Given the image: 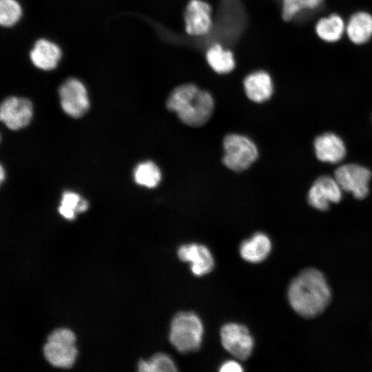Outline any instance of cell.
Returning a JSON list of instances; mask_svg holds the SVG:
<instances>
[{
	"instance_id": "obj_25",
	"label": "cell",
	"mask_w": 372,
	"mask_h": 372,
	"mask_svg": "<svg viewBox=\"0 0 372 372\" xmlns=\"http://www.w3.org/2000/svg\"><path fill=\"white\" fill-rule=\"evenodd\" d=\"M242 371L241 364L235 360L225 361L219 367V371L221 372H241Z\"/></svg>"
},
{
	"instance_id": "obj_17",
	"label": "cell",
	"mask_w": 372,
	"mask_h": 372,
	"mask_svg": "<svg viewBox=\"0 0 372 372\" xmlns=\"http://www.w3.org/2000/svg\"><path fill=\"white\" fill-rule=\"evenodd\" d=\"M349 40L355 45H362L372 37V15L364 11L353 14L346 23Z\"/></svg>"
},
{
	"instance_id": "obj_19",
	"label": "cell",
	"mask_w": 372,
	"mask_h": 372,
	"mask_svg": "<svg viewBox=\"0 0 372 372\" xmlns=\"http://www.w3.org/2000/svg\"><path fill=\"white\" fill-rule=\"evenodd\" d=\"M206 59L211 68L218 74L228 73L235 66L232 52L219 44H214L208 49Z\"/></svg>"
},
{
	"instance_id": "obj_13",
	"label": "cell",
	"mask_w": 372,
	"mask_h": 372,
	"mask_svg": "<svg viewBox=\"0 0 372 372\" xmlns=\"http://www.w3.org/2000/svg\"><path fill=\"white\" fill-rule=\"evenodd\" d=\"M211 9L201 0H191L186 7L184 20L186 32L192 36L207 34L212 25Z\"/></svg>"
},
{
	"instance_id": "obj_12",
	"label": "cell",
	"mask_w": 372,
	"mask_h": 372,
	"mask_svg": "<svg viewBox=\"0 0 372 372\" xmlns=\"http://www.w3.org/2000/svg\"><path fill=\"white\" fill-rule=\"evenodd\" d=\"M342 198V189L335 178L322 176L317 178L308 193V202L313 207L325 211L330 203H338Z\"/></svg>"
},
{
	"instance_id": "obj_24",
	"label": "cell",
	"mask_w": 372,
	"mask_h": 372,
	"mask_svg": "<svg viewBox=\"0 0 372 372\" xmlns=\"http://www.w3.org/2000/svg\"><path fill=\"white\" fill-rule=\"evenodd\" d=\"M324 0H282V17L289 21L304 10L320 7Z\"/></svg>"
},
{
	"instance_id": "obj_8",
	"label": "cell",
	"mask_w": 372,
	"mask_h": 372,
	"mask_svg": "<svg viewBox=\"0 0 372 372\" xmlns=\"http://www.w3.org/2000/svg\"><path fill=\"white\" fill-rule=\"evenodd\" d=\"M371 172L357 164H347L338 167L334 178L342 189L353 194L357 199L364 198L369 193Z\"/></svg>"
},
{
	"instance_id": "obj_2",
	"label": "cell",
	"mask_w": 372,
	"mask_h": 372,
	"mask_svg": "<svg viewBox=\"0 0 372 372\" xmlns=\"http://www.w3.org/2000/svg\"><path fill=\"white\" fill-rule=\"evenodd\" d=\"M166 105L183 123L191 127H200L211 117L214 103L209 92L200 90L194 84L186 83L172 90Z\"/></svg>"
},
{
	"instance_id": "obj_26",
	"label": "cell",
	"mask_w": 372,
	"mask_h": 372,
	"mask_svg": "<svg viewBox=\"0 0 372 372\" xmlns=\"http://www.w3.org/2000/svg\"><path fill=\"white\" fill-rule=\"evenodd\" d=\"M4 178V171L3 167L1 166V181L2 182Z\"/></svg>"
},
{
	"instance_id": "obj_5",
	"label": "cell",
	"mask_w": 372,
	"mask_h": 372,
	"mask_svg": "<svg viewBox=\"0 0 372 372\" xmlns=\"http://www.w3.org/2000/svg\"><path fill=\"white\" fill-rule=\"evenodd\" d=\"M75 336L67 329L52 331L43 347L45 359L53 366L68 368L72 365L76 355L74 347Z\"/></svg>"
},
{
	"instance_id": "obj_1",
	"label": "cell",
	"mask_w": 372,
	"mask_h": 372,
	"mask_svg": "<svg viewBox=\"0 0 372 372\" xmlns=\"http://www.w3.org/2000/svg\"><path fill=\"white\" fill-rule=\"evenodd\" d=\"M287 296L291 308L297 313L310 318L325 309L331 293L323 273L316 269L308 268L292 280Z\"/></svg>"
},
{
	"instance_id": "obj_15",
	"label": "cell",
	"mask_w": 372,
	"mask_h": 372,
	"mask_svg": "<svg viewBox=\"0 0 372 372\" xmlns=\"http://www.w3.org/2000/svg\"><path fill=\"white\" fill-rule=\"evenodd\" d=\"M243 85L247 96L256 103L269 100L273 92L272 79L265 71H257L247 76Z\"/></svg>"
},
{
	"instance_id": "obj_6",
	"label": "cell",
	"mask_w": 372,
	"mask_h": 372,
	"mask_svg": "<svg viewBox=\"0 0 372 372\" xmlns=\"http://www.w3.org/2000/svg\"><path fill=\"white\" fill-rule=\"evenodd\" d=\"M63 110L73 118L83 116L90 108L87 89L79 79L70 76L64 80L58 89Z\"/></svg>"
},
{
	"instance_id": "obj_16",
	"label": "cell",
	"mask_w": 372,
	"mask_h": 372,
	"mask_svg": "<svg viewBox=\"0 0 372 372\" xmlns=\"http://www.w3.org/2000/svg\"><path fill=\"white\" fill-rule=\"evenodd\" d=\"M271 250V240L262 232H257L249 238L242 241L239 248L242 258L251 263H258L265 260L269 255Z\"/></svg>"
},
{
	"instance_id": "obj_3",
	"label": "cell",
	"mask_w": 372,
	"mask_h": 372,
	"mask_svg": "<svg viewBox=\"0 0 372 372\" xmlns=\"http://www.w3.org/2000/svg\"><path fill=\"white\" fill-rule=\"evenodd\" d=\"M204 333L200 317L192 311H180L172 318L169 340L180 353H186L199 349Z\"/></svg>"
},
{
	"instance_id": "obj_21",
	"label": "cell",
	"mask_w": 372,
	"mask_h": 372,
	"mask_svg": "<svg viewBox=\"0 0 372 372\" xmlns=\"http://www.w3.org/2000/svg\"><path fill=\"white\" fill-rule=\"evenodd\" d=\"M88 208L87 201L79 194L73 192H65L58 208L59 214L68 220L75 218L76 213L86 211Z\"/></svg>"
},
{
	"instance_id": "obj_22",
	"label": "cell",
	"mask_w": 372,
	"mask_h": 372,
	"mask_svg": "<svg viewBox=\"0 0 372 372\" xmlns=\"http://www.w3.org/2000/svg\"><path fill=\"white\" fill-rule=\"evenodd\" d=\"M23 8L19 0H0V24L6 29L15 27L22 19Z\"/></svg>"
},
{
	"instance_id": "obj_4",
	"label": "cell",
	"mask_w": 372,
	"mask_h": 372,
	"mask_svg": "<svg viewBox=\"0 0 372 372\" xmlns=\"http://www.w3.org/2000/svg\"><path fill=\"white\" fill-rule=\"evenodd\" d=\"M223 163L234 172L248 169L258 156L256 145L249 138L240 134L226 135L223 139Z\"/></svg>"
},
{
	"instance_id": "obj_20",
	"label": "cell",
	"mask_w": 372,
	"mask_h": 372,
	"mask_svg": "<svg viewBox=\"0 0 372 372\" xmlns=\"http://www.w3.org/2000/svg\"><path fill=\"white\" fill-rule=\"evenodd\" d=\"M134 181L139 185L154 188L161 180L159 167L152 161H147L139 163L134 171Z\"/></svg>"
},
{
	"instance_id": "obj_11",
	"label": "cell",
	"mask_w": 372,
	"mask_h": 372,
	"mask_svg": "<svg viewBox=\"0 0 372 372\" xmlns=\"http://www.w3.org/2000/svg\"><path fill=\"white\" fill-rule=\"evenodd\" d=\"M178 258L189 264L192 273L196 276H203L212 271L214 259L210 250L198 243L180 245L177 250Z\"/></svg>"
},
{
	"instance_id": "obj_7",
	"label": "cell",
	"mask_w": 372,
	"mask_h": 372,
	"mask_svg": "<svg viewBox=\"0 0 372 372\" xmlns=\"http://www.w3.org/2000/svg\"><path fill=\"white\" fill-rule=\"evenodd\" d=\"M220 335L224 349L235 358L244 360L251 355L254 340L245 325L235 322L226 323L221 327Z\"/></svg>"
},
{
	"instance_id": "obj_23",
	"label": "cell",
	"mask_w": 372,
	"mask_h": 372,
	"mask_svg": "<svg viewBox=\"0 0 372 372\" xmlns=\"http://www.w3.org/2000/svg\"><path fill=\"white\" fill-rule=\"evenodd\" d=\"M138 371L143 372H174L177 371L173 359L167 354L158 353L148 360H140Z\"/></svg>"
},
{
	"instance_id": "obj_18",
	"label": "cell",
	"mask_w": 372,
	"mask_h": 372,
	"mask_svg": "<svg viewBox=\"0 0 372 372\" xmlns=\"http://www.w3.org/2000/svg\"><path fill=\"white\" fill-rule=\"evenodd\" d=\"M315 32L322 41L335 43L340 40L345 33L346 23L339 14H331L317 21Z\"/></svg>"
},
{
	"instance_id": "obj_14",
	"label": "cell",
	"mask_w": 372,
	"mask_h": 372,
	"mask_svg": "<svg viewBox=\"0 0 372 372\" xmlns=\"http://www.w3.org/2000/svg\"><path fill=\"white\" fill-rule=\"evenodd\" d=\"M317 158L323 162L336 163L346 155V147L343 141L332 133H324L314 141Z\"/></svg>"
},
{
	"instance_id": "obj_10",
	"label": "cell",
	"mask_w": 372,
	"mask_h": 372,
	"mask_svg": "<svg viewBox=\"0 0 372 372\" xmlns=\"http://www.w3.org/2000/svg\"><path fill=\"white\" fill-rule=\"evenodd\" d=\"M63 50L55 41L46 37L37 39L28 52V58L32 66L43 72L56 70L63 57Z\"/></svg>"
},
{
	"instance_id": "obj_9",
	"label": "cell",
	"mask_w": 372,
	"mask_h": 372,
	"mask_svg": "<svg viewBox=\"0 0 372 372\" xmlns=\"http://www.w3.org/2000/svg\"><path fill=\"white\" fill-rule=\"evenodd\" d=\"M33 115V105L25 97L10 96L0 107V119L8 128L19 130L30 123Z\"/></svg>"
}]
</instances>
